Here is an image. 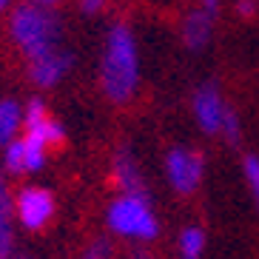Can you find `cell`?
Returning <instances> with one entry per match:
<instances>
[{"mask_svg":"<svg viewBox=\"0 0 259 259\" xmlns=\"http://www.w3.org/2000/svg\"><path fill=\"white\" fill-rule=\"evenodd\" d=\"M213 23H217V15H213V12H208V9H202V6L188 9L185 17H183V31H180L185 49L202 52L213 37Z\"/></svg>","mask_w":259,"mask_h":259,"instance_id":"9c48e42d","label":"cell"},{"mask_svg":"<svg viewBox=\"0 0 259 259\" xmlns=\"http://www.w3.org/2000/svg\"><path fill=\"white\" fill-rule=\"evenodd\" d=\"M100 89L114 106L128 103L140 89V49L125 20H114L103 40L100 54Z\"/></svg>","mask_w":259,"mask_h":259,"instance_id":"6da1fadb","label":"cell"},{"mask_svg":"<svg viewBox=\"0 0 259 259\" xmlns=\"http://www.w3.org/2000/svg\"><path fill=\"white\" fill-rule=\"evenodd\" d=\"M197 6L208 9V12H213V15H220V0H197Z\"/></svg>","mask_w":259,"mask_h":259,"instance_id":"d6986e66","label":"cell"},{"mask_svg":"<svg viewBox=\"0 0 259 259\" xmlns=\"http://www.w3.org/2000/svg\"><path fill=\"white\" fill-rule=\"evenodd\" d=\"M202 251H205V234L199 228H185L183 236H180L183 259H202Z\"/></svg>","mask_w":259,"mask_h":259,"instance_id":"4fadbf2b","label":"cell"},{"mask_svg":"<svg viewBox=\"0 0 259 259\" xmlns=\"http://www.w3.org/2000/svg\"><path fill=\"white\" fill-rule=\"evenodd\" d=\"M20 125H23V108L17 106V100H0V145L3 148L15 140Z\"/></svg>","mask_w":259,"mask_h":259,"instance_id":"8fae6325","label":"cell"},{"mask_svg":"<svg viewBox=\"0 0 259 259\" xmlns=\"http://www.w3.org/2000/svg\"><path fill=\"white\" fill-rule=\"evenodd\" d=\"M85 259H106V256H100V253H89Z\"/></svg>","mask_w":259,"mask_h":259,"instance_id":"603a6c76","label":"cell"},{"mask_svg":"<svg viewBox=\"0 0 259 259\" xmlns=\"http://www.w3.org/2000/svg\"><path fill=\"white\" fill-rule=\"evenodd\" d=\"M71 66H74L71 52L57 46L46 54H37V57L26 60V77H29V83L37 85V89H54V85H60L63 80H66Z\"/></svg>","mask_w":259,"mask_h":259,"instance_id":"5b68a950","label":"cell"},{"mask_svg":"<svg viewBox=\"0 0 259 259\" xmlns=\"http://www.w3.org/2000/svg\"><path fill=\"white\" fill-rule=\"evenodd\" d=\"M15 211H17V220L23 222V228H29V231L46 228L49 220L54 217V197H52V191L40 188V185H26V188L17 194Z\"/></svg>","mask_w":259,"mask_h":259,"instance_id":"52a82bcc","label":"cell"},{"mask_svg":"<svg viewBox=\"0 0 259 259\" xmlns=\"http://www.w3.org/2000/svg\"><path fill=\"white\" fill-rule=\"evenodd\" d=\"M3 165L12 174H26V148H23V137H15L6 145V154H3Z\"/></svg>","mask_w":259,"mask_h":259,"instance_id":"5bb4252c","label":"cell"},{"mask_svg":"<svg viewBox=\"0 0 259 259\" xmlns=\"http://www.w3.org/2000/svg\"><path fill=\"white\" fill-rule=\"evenodd\" d=\"M242 174H245V183H248V191L253 197V205L259 208V154H245Z\"/></svg>","mask_w":259,"mask_h":259,"instance_id":"9a60e30c","label":"cell"},{"mask_svg":"<svg viewBox=\"0 0 259 259\" xmlns=\"http://www.w3.org/2000/svg\"><path fill=\"white\" fill-rule=\"evenodd\" d=\"M191 111H194L197 125L205 131L208 137L220 134L222 120H225V111H228L225 100H222L220 85L217 83H202L199 85L197 92H194V97H191Z\"/></svg>","mask_w":259,"mask_h":259,"instance_id":"8992f818","label":"cell"},{"mask_svg":"<svg viewBox=\"0 0 259 259\" xmlns=\"http://www.w3.org/2000/svg\"><path fill=\"white\" fill-rule=\"evenodd\" d=\"M12 199L6 194V180L0 171V259H6L12 251Z\"/></svg>","mask_w":259,"mask_h":259,"instance_id":"7c38bea8","label":"cell"},{"mask_svg":"<svg viewBox=\"0 0 259 259\" xmlns=\"http://www.w3.org/2000/svg\"><path fill=\"white\" fill-rule=\"evenodd\" d=\"M9 40L26 60H31L60 46L63 20L49 6H34L23 0L9 12Z\"/></svg>","mask_w":259,"mask_h":259,"instance_id":"7a4b0ae2","label":"cell"},{"mask_svg":"<svg viewBox=\"0 0 259 259\" xmlns=\"http://www.w3.org/2000/svg\"><path fill=\"white\" fill-rule=\"evenodd\" d=\"M12 3H15V0H0V15H3V12H9V9H12Z\"/></svg>","mask_w":259,"mask_h":259,"instance_id":"7402d4cb","label":"cell"},{"mask_svg":"<svg viewBox=\"0 0 259 259\" xmlns=\"http://www.w3.org/2000/svg\"><path fill=\"white\" fill-rule=\"evenodd\" d=\"M253 9H256L253 0H242V3H239V12H242V15H253Z\"/></svg>","mask_w":259,"mask_h":259,"instance_id":"ffe728a7","label":"cell"},{"mask_svg":"<svg viewBox=\"0 0 259 259\" xmlns=\"http://www.w3.org/2000/svg\"><path fill=\"white\" fill-rule=\"evenodd\" d=\"M202 171H205V160L199 151H191V148H183L177 145L165 154V174H168V183L177 194H194L202 180Z\"/></svg>","mask_w":259,"mask_h":259,"instance_id":"277c9868","label":"cell"},{"mask_svg":"<svg viewBox=\"0 0 259 259\" xmlns=\"http://www.w3.org/2000/svg\"><path fill=\"white\" fill-rule=\"evenodd\" d=\"M23 134L31 140H37L49 148V145H63L66 140V128L57 117L49 114L46 103L40 97L29 100V106L23 108Z\"/></svg>","mask_w":259,"mask_h":259,"instance_id":"ba28073f","label":"cell"},{"mask_svg":"<svg viewBox=\"0 0 259 259\" xmlns=\"http://www.w3.org/2000/svg\"><path fill=\"white\" fill-rule=\"evenodd\" d=\"M106 6H108V0H80V12H83L85 17L100 15V12H103Z\"/></svg>","mask_w":259,"mask_h":259,"instance_id":"ac0fdd59","label":"cell"},{"mask_svg":"<svg viewBox=\"0 0 259 259\" xmlns=\"http://www.w3.org/2000/svg\"><path fill=\"white\" fill-rule=\"evenodd\" d=\"M222 137L228 140L231 145H236L239 140H242V125H239V114H236L234 108H228L225 111V120H222Z\"/></svg>","mask_w":259,"mask_h":259,"instance_id":"e0dca14e","label":"cell"},{"mask_svg":"<svg viewBox=\"0 0 259 259\" xmlns=\"http://www.w3.org/2000/svg\"><path fill=\"white\" fill-rule=\"evenodd\" d=\"M108 228L120 236H134V239H154L160 234V222L154 213L148 194H120L108 205Z\"/></svg>","mask_w":259,"mask_h":259,"instance_id":"3957f363","label":"cell"},{"mask_svg":"<svg viewBox=\"0 0 259 259\" xmlns=\"http://www.w3.org/2000/svg\"><path fill=\"white\" fill-rule=\"evenodd\" d=\"M114 177H117V185H120L122 194H148L145 180L140 174V165L128 145H120L114 154Z\"/></svg>","mask_w":259,"mask_h":259,"instance_id":"30bf717a","label":"cell"},{"mask_svg":"<svg viewBox=\"0 0 259 259\" xmlns=\"http://www.w3.org/2000/svg\"><path fill=\"white\" fill-rule=\"evenodd\" d=\"M26 3H34V6H49V9H54V6H60L63 0H26Z\"/></svg>","mask_w":259,"mask_h":259,"instance_id":"44dd1931","label":"cell"},{"mask_svg":"<svg viewBox=\"0 0 259 259\" xmlns=\"http://www.w3.org/2000/svg\"><path fill=\"white\" fill-rule=\"evenodd\" d=\"M23 148H26V171H40V168L46 165V145L37 143V140H31L23 134Z\"/></svg>","mask_w":259,"mask_h":259,"instance_id":"2e32d148","label":"cell"}]
</instances>
